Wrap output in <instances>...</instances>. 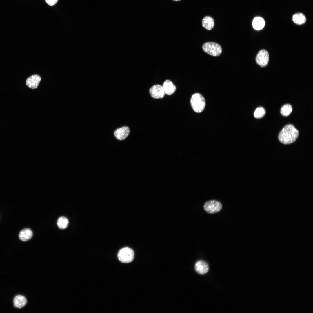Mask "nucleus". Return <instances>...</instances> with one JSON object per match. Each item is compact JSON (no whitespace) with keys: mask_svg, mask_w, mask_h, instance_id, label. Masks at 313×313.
Listing matches in <instances>:
<instances>
[{"mask_svg":"<svg viewBox=\"0 0 313 313\" xmlns=\"http://www.w3.org/2000/svg\"><path fill=\"white\" fill-rule=\"evenodd\" d=\"M27 301L23 296L18 295L14 298L13 303L14 307L16 308L20 309L24 307L26 304Z\"/></svg>","mask_w":313,"mask_h":313,"instance_id":"ddd939ff","label":"nucleus"},{"mask_svg":"<svg viewBox=\"0 0 313 313\" xmlns=\"http://www.w3.org/2000/svg\"><path fill=\"white\" fill-rule=\"evenodd\" d=\"M195 269L198 274L203 275L208 272L209 267L208 265L205 262L202 260H199L196 263Z\"/></svg>","mask_w":313,"mask_h":313,"instance_id":"1a4fd4ad","label":"nucleus"},{"mask_svg":"<svg viewBox=\"0 0 313 313\" xmlns=\"http://www.w3.org/2000/svg\"><path fill=\"white\" fill-rule=\"evenodd\" d=\"M118 258L119 260L123 263L132 262L134 259V253L131 248L126 247L121 249L118 252Z\"/></svg>","mask_w":313,"mask_h":313,"instance_id":"20e7f679","label":"nucleus"},{"mask_svg":"<svg viewBox=\"0 0 313 313\" xmlns=\"http://www.w3.org/2000/svg\"><path fill=\"white\" fill-rule=\"evenodd\" d=\"M292 20L295 24L300 25L304 24L306 21V19L303 14L298 13L293 16Z\"/></svg>","mask_w":313,"mask_h":313,"instance_id":"dca6fc26","label":"nucleus"},{"mask_svg":"<svg viewBox=\"0 0 313 313\" xmlns=\"http://www.w3.org/2000/svg\"><path fill=\"white\" fill-rule=\"evenodd\" d=\"M190 103L192 109L196 113H200L204 110L205 101L203 97L199 93H196L192 96Z\"/></svg>","mask_w":313,"mask_h":313,"instance_id":"f03ea898","label":"nucleus"},{"mask_svg":"<svg viewBox=\"0 0 313 313\" xmlns=\"http://www.w3.org/2000/svg\"><path fill=\"white\" fill-rule=\"evenodd\" d=\"M202 25L205 29L210 30L212 29L214 26V19L210 16H206L202 20Z\"/></svg>","mask_w":313,"mask_h":313,"instance_id":"4468645a","label":"nucleus"},{"mask_svg":"<svg viewBox=\"0 0 313 313\" xmlns=\"http://www.w3.org/2000/svg\"><path fill=\"white\" fill-rule=\"evenodd\" d=\"M69 221L66 217L62 216L59 218L57 221V224L58 227L61 229H64L68 226Z\"/></svg>","mask_w":313,"mask_h":313,"instance_id":"f3484780","label":"nucleus"},{"mask_svg":"<svg viewBox=\"0 0 313 313\" xmlns=\"http://www.w3.org/2000/svg\"><path fill=\"white\" fill-rule=\"evenodd\" d=\"M202 47L205 52L213 56H219L222 51L221 46L219 44L214 42L205 43L203 45Z\"/></svg>","mask_w":313,"mask_h":313,"instance_id":"7ed1b4c3","label":"nucleus"},{"mask_svg":"<svg viewBox=\"0 0 313 313\" xmlns=\"http://www.w3.org/2000/svg\"><path fill=\"white\" fill-rule=\"evenodd\" d=\"M162 86L165 94L168 95L172 94L176 90L175 85L171 81L169 80H165Z\"/></svg>","mask_w":313,"mask_h":313,"instance_id":"9b49d317","label":"nucleus"},{"mask_svg":"<svg viewBox=\"0 0 313 313\" xmlns=\"http://www.w3.org/2000/svg\"><path fill=\"white\" fill-rule=\"evenodd\" d=\"M151 96L154 99H161L164 97L165 93L162 85L159 84L154 85L149 90Z\"/></svg>","mask_w":313,"mask_h":313,"instance_id":"0eeeda50","label":"nucleus"},{"mask_svg":"<svg viewBox=\"0 0 313 313\" xmlns=\"http://www.w3.org/2000/svg\"><path fill=\"white\" fill-rule=\"evenodd\" d=\"M265 21L262 17H256L254 19L252 22V26L254 29L259 30L262 29L265 26Z\"/></svg>","mask_w":313,"mask_h":313,"instance_id":"2eb2a0df","label":"nucleus"},{"mask_svg":"<svg viewBox=\"0 0 313 313\" xmlns=\"http://www.w3.org/2000/svg\"><path fill=\"white\" fill-rule=\"evenodd\" d=\"M292 111V107L289 104H286L282 107L281 110V114L283 116L289 115Z\"/></svg>","mask_w":313,"mask_h":313,"instance_id":"a211bd4d","label":"nucleus"},{"mask_svg":"<svg viewBox=\"0 0 313 313\" xmlns=\"http://www.w3.org/2000/svg\"><path fill=\"white\" fill-rule=\"evenodd\" d=\"M265 110L263 108L259 107L256 109L254 113V116L256 118H261L265 115Z\"/></svg>","mask_w":313,"mask_h":313,"instance_id":"6ab92c4d","label":"nucleus"},{"mask_svg":"<svg viewBox=\"0 0 313 313\" xmlns=\"http://www.w3.org/2000/svg\"><path fill=\"white\" fill-rule=\"evenodd\" d=\"M203 207L204 210L207 212L213 214L220 212L222 209V205L219 201L213 200L206 202Z\"/></svg>","mask_w":313,"mask_h":313,"instance_id":"39448f33","label":"nucleus"},{"mask_svg":"<svg viewBox=\"0 0 313 313\" xmlns=\"http://www.w3.org/2000/svg\"><path fill=\"white\" fill-rule=\"evenodd\" d=\"M173 0L174 1H180L181 0Z\"/></svg>","mask_w":313,"mask_h":313,"instance_id":"412c9836","label":"nucleus"},{"mask_svg":"<svg viewBox=\"0 0 313 313\" xmlns=\"http://www.w3.org/2000/svg\"><path fill=\"white\" fill-rule=\"evenodd\" d=\"M299 131L292 125L285 126L280 132L278 136L279 141L285 144L293 143L297 138Z\"/></svg>","mask_w":313,"mask_h":313,"instance_id":"f257e3e1","label":"nucleus"},{"mask_svg":"<svg viewBox=\"0 0 313 313\" xmlns=\"http://www.w3.org/2000/svg\"><path fill=\"white\" fill-rule=\"evenodd\" d=\"M33 236V232L29 228H26L21 230L19 234V239L23 241H26L30 240Z\"/></svg>","mask_w":313,"mask_h":313,"instance_id":"f8f14e48","label":"nucleus"},{"mask_svg":"<svg viewBox=\"0 0 313 313\" xmlns=\"http://www.w3.org/2000/svg\"><path fill=\"white\" fill-rule=\"evenodd\" d=\"M41 79V78L37 74L32 75L27 79L26 84L30 88H36L38 87Z\"/></svg>","mask_w":313,"mask_h":313,"instance_id":"9d476101","label":"nucleus"},{"mask_svg":"<svg viewBox=\"0 0 313 313\" xmlns=\"http://www.w3.org/2000/svg\"><path fill=\"white\" fill-rule=\"evenodd\" d=\"M45 1L49 5L52 6L57 3L58 0H45Z\"/></svg>","mask_w":313,"mask_h":313,"instance_id":"aec40b11","label":"nucleus"},{"mask_svg":"<svg viewBox=\"0 0 313 313\" xmlns=\"http://www.w3.org/2000/svg\"><path fill=\"white\" fill-rule=\"evenodd\" d=\"M130 132L129 128L127 126H123L116 129L114 134L117 139L122 141L127 137Z\"/></svg>","mask_w":313,"mask_h":313,"instance_id":"6e6552de","label":"nucleus"},{"mask_svg":"<svg viewBox=\"0 0 313 313\" xmlns=\"http://www.w3.org/2000/svg\"><path fill=\"white\" fill-rule=\"evenodd\" d=\"M269 56L268 52L265 50H260L256 58L257 63L261 67L266 66L268 63Z\"/></svg>","mask_w":313,"mask_h":313,"instance_id":"423d86ee","label":"nucleus"}]
</instances>
